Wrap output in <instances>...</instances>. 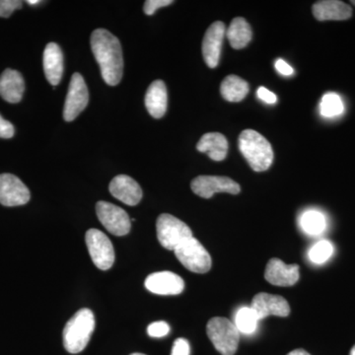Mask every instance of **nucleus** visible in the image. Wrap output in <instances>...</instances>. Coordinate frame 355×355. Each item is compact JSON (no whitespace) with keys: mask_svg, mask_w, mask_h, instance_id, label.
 I'll use <instances>...</instances> for the list:
<instances>
[{"mask_svg":"<svg viewBox=\"0 0 355 355\" xmlns=\"http://www.w3.org/2000/svg\"><path fill=\"white\" fill-rule=\"evenodd\" d=\"M313 15L319 21H343L349 19L352 9L349 4L338 0H322L312 7Z\"/></svg>","mask_w":355,"mask_h":355,"instance_id":"18","label":"nucleus"},{"mask_svg":"<svg viewBox=\"0 0 355 355\" xmlns=\"http://www.w3.org/2000/svg\"><path fill=\"white\" fill-rule=\"evenodd\" d=\"M167 88L162 80L150 84L146 95V107L148 113L155 119H160L167 111Z\"/></svg>","mask_w":355,"mask_h":355,"instance_id":"20","label":"nucleus"},{"mask_svg":"<svg viewBox=\"0 0 355 355\" xmlns=\"http://www.w3.org/2000/svg\"><path fill=\"white\" fill-rule=\"evenodd\" d=\"M31 198L29 189L12 174L0 175V203L4 207L24 205Z\"/></svg>","mask_w":355,"mask_h":355,"instance_id":"11","label":"nucleus"},{"mask_svg":"<svg viewBox=\"0 0 355 355\" xmlns=\"http://www.w3.org/2000/svg\"><path fill=\"white\" fill-rule=\"evenodd\" d=\"M352 3L355 6V0H352Z\"/></svg>","mask_w":355,"mask_h":355,"instance_id":"39","label":"nucleus"},{"mask_svg":"<svg viewBox=\"0 0 355 355\" xmlns=\"http://www.w3.org/2000/svg\"><path fill=\"white\" fill-rule=\"evenodd\" d=\"M25 91L22 74L17 70L6 69L0 76V96L6 102L19 103Z\"/></svg>","mask_w":355,"mask_h":355,"instance_id":"19","label":"nucleus"},{"mask_svg":"<svg viewBox=\"0 0 355 355\" xmlns=\"http://www.w3.org/2000/svg\"><path fill=\"white\" fill-rule=\"evenodd\" d=\"M334 246L331 242L327 240L316 243L309 251V259L312 263L316 265H322L326 263L333 256Z\"/></svg>","mask_w":355,"mask_h":355,"instance_id":"27","label":"nucleus"},{"mask_svg":"<svg viewBox=\"0 0 355 355\" xmlns=\"http://www.w3.org/2000/svg\"><path fill=\"white\" fill-rule=\"evenodd\" d=\"M275 69L284 76H291L294 73V70L291 65L287 64L286 60H282V58L275 62Z\"/></svg>","mask_w":355,"mask_h":355,"instance_id":"34","label":"nucleus"},{"mask_svg":"<svg viewBox=\"0 0 355 355\" xmlns=\"http://www.w3.org/2000/svg\"><path fill=\"white\" fill-rule=\"evenodd\" d=\"M15 130L10 121L4 120L0 114V139H11L13 137Z\"/></svg>","mask_w":355,"mask_h":355,"instance_id":"32","label":"nucleus"},{"mask_svg":"<svg viewBox=\"0 0 355 355\" xmlns=\"http://www.w3.org/2000/svg\"><path fill=\"white\" fill-rule=\"evenodd\" d=\"M156 231L159 242L169 251H175L183 243L193 237L191 228L171 214H161L158 217Z\"/></svg>","mask_w":355,"mask_h":355,"instance_id":"5","label":"nucleus"},{"mask_svg":"<svg viewBox=\"0 0 355 355\" xmlns=\"http://www.w3.org/2000/svg\"><path fill=\"white\" fill-rule=\"evenodd\" d=\"M27 3L30 6H37V4L41 3V1L40 0H28Z\"/></svg>","mask_w":355,"mask_h":355,"instance_id":"36","label":"nucleus"},{"mask_svg":"<svg viewBox=\"0 0 355 355\" xmlns=\"http://www.w3.org/2000/svg\"><path fill=\"white\" fill-rule=\"evenodd\" d=\"M172 3V0H147L144 6V13L149 16L153 15L161 7L169 6Z\"/></svg>","mask_w":355,"mask_h":355,"instance_id":"30","label":"nucleus"},{"mask_svg":"<svg viewBox=\"0 0 355 355\" xmlns=\"http://www.w3.org/2000/svg\"><path fill=\"white\" fill-rule=\"evenodd\" d=\"M190 343L184 338H177L173 345L171 355H190Z\"/></svg>","mask_w":355,"mask_h":355,"instance_id":"31","label":"nucleus"},{"mask_svg":"<svg viewBox=\"0 0 355 355\" xmlns=\"http://www.w3.org/2000/svg\"><path fill=\"white\" fill-rule=\"evenodd\" d=\"M20 0H0V17L8 18L17 9L22 8Z\"/></svg>","mask_w":355,"mask_h":355,"instance_id":"28","label":"nucleus"},{"mask_svg":"<svg viewBox=\"0 0 355 355\" xmlns=\"http://www.w3.org/2000/svg\"><path fill=\"white\" fill-rule=\"evenodd\" d=\"M96 214L104 227L114 236L128 234L132 220L127 212L111 202H99L96 205Z\"/></svg>","mask_w":355,"mask_h":355,"instance_id":"8","label":"nucleus"},{"mask_svg":"<svg viewBox=\"0 0 355 355\" xmlns=\"http://www.w3.org/2000/svg\"><path fill=\"white\" fill-rule=\"evenodd\" d=\"M191 190L198 197L210 198L216 193L238 195L241 191L239 184L228 177L198 176L191 184Z\"/></svg>","mask_w":355,"mask_h":355,"instance_id":"10","label":"nucleus"},{"mask_svg":"<svg viewBox=\"0 0 355 355\" xmlns=\"http://www.w3.org/2000/svg\"><path fill=\"white\" fill-rule=\"evenodd\" d=\"M147 291L158 295H178L184 291L183 279L172 272L151 273L144 282Z\"/></svg>","mask_w":355,"mask_h":355,"instance_id":"13","label":"nucleus"},{"mask_svg":"<svg viewBox=\"0 0 355 355\" xmlns=\"http://www.w3.org/2000/svg\"><path fill=\"white\" fill-rule=\"evenodd\" d=\"M43 64L46 78L55 87L60 83L64 74V55L58 44H46L44 51Z\"/></svg>","mask_w":355,"mask_h":355,"instance_id":"17","label":"nucleus"},{"mask_svg":"<svg viewBox=\"0 0 355 355\" xmlns=\"http://www.w3.org/2000/svg\"><path fill=\"white\" fill-rule=\"evenodd\" d=\"M265 277L272 286H292L300 277L297 265H286L279 259H272L266 265Z\"/></svg>","mask_w":355,"mask_h":355,"instance_id":"15","label":"nucleus"},{"mask_svg":"<svg viewBox=\"0 0 355 355\" xmlns=\"http://www.w3.org/2000/svg\"><path fill=\"white\" fill-rule=\"evenodd\" d=\"M207 333L212 345L222 355H234L237 352L240 331L233 322L226 318H212L207 323Z\"/></svg>","mask_w":355,"mask_h":355,"instance_id":"4","label":"nucleus"},{"mask_svg":"<svg viewBox=\"0 0 355 355\" xmlns=\"http://www.w3.org/2000/svg\"><path fill=\"white\" fill-rule=\"evenodd\" d=\"M258 315L252 307H243L238 311L235 317V326L240 333L245 335H252L258 327Z\"/></svg>","mask_w":355,"mask_h":355,"instance_id":"25","label":"nucleus"},{"mask_svg":"<svg viewBox=\"0 0 355 355\" xmlns=\"http://www.w3.org/2000/svg\"><path fill=\"white\" fill-rule=\"evenodd\" d=\"M91 49L105 83L118 85L123 73V50L119 39L107 30H95L91 36Z\"/></svg>","mask_w":355,"mask_h":355,"instance_id":"1","label":"nucleus"},{"mask_svg":"<svg viewBox=\"0 0 355 355\" xmlns=\"http://www.w3.org/2000/svg\"><path fill=\"white\" fill-rule=\"evenodd\" d=\"M300 226L308 235L322 234L327 227L326 217L317 210H308L300 217Z\"/></svg>","mask_w":355,"mask_h":355,"instance_id":"24","label":"nucleus"},{"mask_svg":"<svg viewBox=\"0 0 355 355\" xmlns=\"http://www.w3.org/2000/svg\"><path fill=\"white\" fill-rule=\"evenodd\" d=\"M226 36L233 49L241 50L251 42L253 33H252L251 26L244 18L237 17L232 20L228 29L226 30Z\"/></svg>","mask_w":355,"mask_h":355,"instance_id":"22","label":"nucleus"},{"mask_svg":"<svg viewBox=\"0 0 355 355\" xmlns=\"http://www.w3.org/2000/svg\"><path fill=\"white\" fill-rule=\"evenodd\" d=\"M350 355H355V345L354 349H352V352H350Z\"/></svg>","mask_w":355,"mask_h":355,"instance_id":"37","label":"nucleus"},{"mask_svg":"<svg viewBox=\"0 0 355 355\" xmlns=\"http://www.w3.org/2000/svg\"><path fill=\"white\" fill-rule=\"evenodd\" d=\"M287 355H310V354H308L304 349H295L293 352H289Z\"/></svg>","mask_w":355,"mask_h":355,"instance_id":"35","label":"nucleus"},{"mask_svg":"<svg viewBox=\"0 0 355 355\" xmlns=\"http://www.w3.org/2000/svg\"><path fill=\"white\" fill-rule=\"evenodd\" d=\"M226 35V27L220 21L209 26L202 41V55L210 69H216L220 60L222 44Z\"/></svg>","mask_w":355,"mask_h":355,"instance_id":"12","label":"nucleus"},{"mask_svg":"<svg viewBox=\"0 0 355 355\" xmlns=\"http://www.w3.org/2000/svg\"><path fill=\"white\" fill-rule=\"evenodd\" d=\"M197 149L200 153H207L212 160L219 162L227 156L228 141L221 133H205L198 141Z\"/></svg>","mask_w":355,"mask_h":355,"instance_id":"21","label":"nucleus"},{"mask_svg":"<svg viewBox=\"0 0 355 355\" xmlns=\"http://www.w3.org/2000/svg\"><path fill=\"white\" fill-rule=\"evenodd\" d=\"M85 241L91 260L98 268L107 270L113 266L114 251L108 236L98 229H90L86 233Z\"/></svg>","mask_w":355,"mask_h":355,"instance_id":"7","label":"nucleus"},{"mask_svg":"<svg viewBox=\"0 0 355 355\" xmlns=\"http://www.w3.org/2000/svg\"><path fill=\"white\" fill-rule=\"evenodd\" d=\"M169 331V324L163 321L154 322L147 328V333L153 338H163V336H167Z\"/></svg>","mask_w":355,"mask_h":355,"instance_id":"29","label":"nucleus"},{"mask_svg":"<svg viewBox=\"0 0 355 355\" xmlns=\"http://www.w3.org/2000/svg\"><path fill=\"white\" fill-rule=\"evenodd\" d=\"M109 191L116 200L130 207L137 205L142 198V190L139 183L127 175L114 177L110 183Z\"/></svg>","mask_w":355,"mask_h":355,"instance_id":"16","label":"nucleus"},{"mask_svg":"<svg viewBox=\"0 0 355 355\" xmlns=\"http://www.w3.org/2000/svg\"><path fill=\"white\" fill-rule=\"evenodd\" d=\"M258 97L260 98L261 101L266 103V104H275L277 102V95L273 94L272 91L268 90L265 87H260L258 89Z\"/></svg>","mask_w":355,"mask_h":355,"instance_id":"33","label":"nucleus"},{"mask_svg":"<svg viewBox=\"0 0 355 355\" xmlns=\"http://www.w3.org/2000/svg\"><path fill=\"white\" fill-rule=\"evenodd\" d=\"M343 103L342 98L336 93H327L322 98L321 104H320V112L324 118H335L343 114Z\"/></svg>","mask_w":355,"mask_h":355,"instance_id":"26","label":"nucleus"},{"mask_svg":"<svg viewBox=\"0 0 355 355\" xmlns=\"http://www.w3.org/2000/svg\"><path fill=\"white\" fill-rule=\"evenodd\" d=\"M222 97L229 102H240L249 93V84L241 77L228 76L222 81L220 86Z\"/></svg>","mask_w":355,"mask_h":355,"instance_id":"23","label":"nucleus"},{"mask_svg":"<svg viewBox=\"0 0 355 355\" xmlns=\"http://www.w3.org/2000/svg\"><path fill=\"white\" fill-rule=\"evenodd\" d=\"M95 330V317L92 311L84 308L77 311L67 322L62 333L64 349L69 354H79L87 347Z\"/></svg>","mask_w":355,"mask_h":355,"instance_id":"2","label":"nucleus"},{"mask_svg":"<svg viewBox=\"0 0 355 355\" xmlns=\"http://www.w3.org/2000/svg\"><path fill=\"white\" fill-rule=\"evenodd\" d=\"M89 93L85 80L80 73H74L70 80L69 92L65 99L64 119L65 121L76 120L87 107Z\"/></svg>","mask_w":355,"mask_h":355,"instance_id":"9","label":"nucleus"},{"mask_svg":"<svg viewBox=\"0 0 355 355\" xmlns=\"http://www.w3.org/2000/svg\"><path fill=\"white\" fill-rule=\"evenodd\" d=\"M130 355H146V354H130Z\"/></svg>","mask_w":355,"mask_h":355,"instance_id":"38","label":"nucleus"},{"mask_svg":"<svg viewBox=\"0 0 355 355\" xmlns=\"http://www.w3.org/2000/svg\"><path fill=\"white\" fill-rule=\"evenodd\" d=\"M251 307L260 321L268 316L287 317L291 314V307L286 299L263 292L254 296Z\"/></svg>","mask_w":355,"mask_h":355,"instance_id":"14","label":"nucleus"},{"mask_svg":"<svg viewBox=\"0 0 355 355\" xmlns=\"http://www.w3.org/2000/svg\"><path fill=\"white\" fill-rule=\"evenodd\" d=\"M239 149L254 171H266L272 164V147L268 140L256 130H243L239 137Z\"/></svg>","mask_w":355,"mask_h":355,"instance_id":"3","label":"nucleus"},{"mask_svg":"<svg viewBox=\"0 0 355 355\" xmlns=\"http://www.w3.org/2000/svg\"><path fill=\"white\" fill-rule=\"evenodd\" d=\"M178 260L191 272L207 273L211 268V257L196 238H191L175 250Z\"/></svg>","mask_w":355,"mask_h":355,"instance_id":"6","label":"nucleus"}]
</instances>
